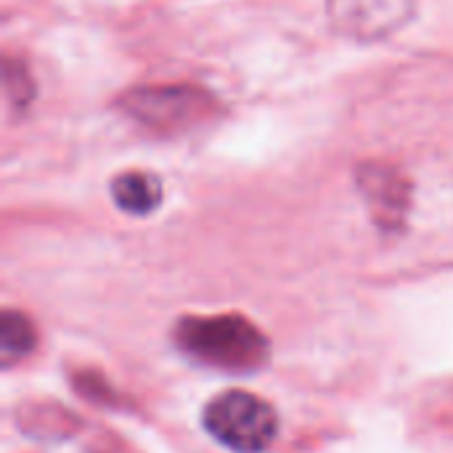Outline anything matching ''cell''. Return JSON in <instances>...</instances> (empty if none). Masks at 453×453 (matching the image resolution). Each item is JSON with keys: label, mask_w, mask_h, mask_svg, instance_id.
I'll use <instances>...</instances> for the list:
<instances>
[{"label": "cell", "mask_w": 453, "mask_h": 453, "mask_svg": "<svg viewBox=\"0 0 453 453\" xmlns=\"http://www.w3.org/2000/svg\"><path fill=\"white\" fill-rule=\"evenodd\" d=\"M111 196L117 207L127 215H149L162 202V186L154 175L146 173H125L114 178Z\"/></svg>", "instance_id": "5b68a950"}, {"label": "cell", "mask_w": 453, "mask_h": 453, "mask_svg": "<svg viewBox=\"0 0 453 453\" xmlns=\"http://www.w3.org/2000/svg\"><path fill=\"white\" fill-rule=\"evenodd\" d=\"M178 348L223 372H255L268 361L265 334L242 316H194L175 326Z\"/></svg>", "instance_id": "6da1fadb"}, {"label": "cell", "mask_w": 453, "mask_h": 453, "mask_svg": "<svg viewBox=\"0 0 453 453\" xmlns=\"http://www.w3.org/2000/svg\"><path fill=\"white\" fill-rule=\"evenodd\" d=\"M37 337H35V326L32 321L19 313V311H5L0 319V356H3V366H11L16 361H21L27 353H32Z\"/></svg>", "instance_id": "8992f818"}, {"label": "cell", "mask_w": 453, "mask_h": 453, "mask_svg": "<svg viewBox=\"0 0 453 453\" xmlns=\"http://www.w3.org/2000/svg\"><path fill=\"white\" fill-rule=\"evenodd\" d=\"M210 104L207 96L188 88H162L141 90L127 98V111L149 125H178L194 119Z\"/></svg>", "instance_id": "277c9868"}, {"label": "cell", "mask_w": 453, "mask_h": 453, "mask_svg": "<svg viewBox=\"0 0 453 453\" xmlns=\"http://www.w3.org/2000/svg\"><path fill=\"white\" fill-rule=\"evenodd\" d=\"M326 11L342 35L380 40L409 21L414 0H326Z\"/></svg>", "instance_id": "3957f363"}, {"label": "cell", "mask_w": 453, "mask_h": 453, "mask_svg": "<svg viewBox=\"0 0 453 453\" xmlns=\"http://www.w3.org/2000/svg\"><path fill=\"white\" fill-rule=\"evenodd\" d=\"M207 433L236 453H263L279 435L276 411L257 395L228 390L204 409Z\"/></svg>", "instance_id": "7a4b0ae2"}]
</instances>
